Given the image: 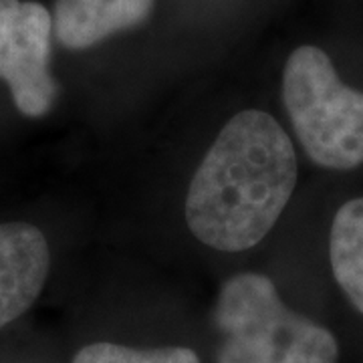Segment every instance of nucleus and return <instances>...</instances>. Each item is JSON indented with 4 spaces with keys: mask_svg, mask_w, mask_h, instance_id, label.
I'll return each mask as SVG.
<instances>
[{
    "mask_svg": "<svg viewBox=\"0 0 363 363\" xmlns=\"http://www.w3.org/2000/svg\"><path fill=\"white\" fill-rule=\"evenodd\" d=\"M297 178V152L285 128L267 111H238L196 168L186 224L206 247L245 252L283 216Z\"/></svg>",
    "mask_w": 363,
    "mask_h": 363,
    "instance_id": "1",
    "label": "nucleus"
},
{
    "mask_svg": "<svg viewBox=\"0 0 363 363\" xmlns=\"http://www.w3.org/2000/svg\"><path fill=\"white\" fill-rule=\"evenodd\" d=\"M214 315L224 333L218 363H339L337 335L289 309L264 274L228 279Z\"/></svg>",
    "mask_w": 363,
    "mask_h": 363,
    "instance_id": "2",
    "label": "nucleus"
},
{
    "mask_svg": "<svg viewBox=\"0 0 363 363\" xmlns=\"http://www.w3.org/2000/svg\"><path fill=\"white\" fill-rule=\"evenodd\" d=\"M283 104L298 143L313 164L327 169L363 164V91L339 79L329 55L301 45L283 69Z\"/></svg>",
    "mask_w": 363,
    "mask_h": 363,
    "instance_id": "3",
    "label": "nucleus"
},
{
    "mask_svg": "<svg viewBox=\"0 0 363 363\" xmlns=\"http://www.w3.org/2000/svg\"><path fill=\"white\" fill-rule=\"evenodd\" d=\"M52 14L33 0H0V79L16 109L43 117L57 99L51 69Z\"/></svg>",
    "mask_w": 363,
    "mask_h": 363,
    "instance_id": "4",
    "label": "nucleus"
},
{
    "mask_svg": "<svg viewBox=\"0 0 363 363\" xmlns=\"http://www.w3.org/2000/svg\"><path fill=\"white\" fill-rule=\"evenodd\" d=\"M49 269V242L37 226L0 224V329L30 309L45 289Z\"/></svg>",
    "mask_w": 363,
    "mask_h": 363,
    "instance_id": "5",
    "label": "nucleus"
},
{
    "mask_svg": "<svg viewBox=\"0 0 363 363\" xmlns=\"http://www.w3.org/2000/svg\"><path fill=\"white\" fill-rule=\"evenodd\" d=\"M156 0H55L52 33L71 51H85L150 18Z\"/></svg>",
    "mask_w": 363,
    "mask_h": 363,
    "instance_id": "6",
    "label": "nucleus"
},
{
    "mask_svg": "<svg viewBox=\"0 0 363 363\" xmlns=\"http://www.w3.org/2000/svg\"><path fill=\"white\" fill-rule=\"evenodd\" d=\"M329 259L335 283L363 315V198L337 208L329 234Z\"/></svg>",
    "mask_w": 363,
    "mask_h": 363,
    "instance_id": "7",
    "label": "nucleus"
},
{
    "mask_svg": "<svg viewBox=\"0 0 363 363\" xmlns=\"http://www.w3.org/2000/svg\"><path fill=\"white\" fill-rule=\"evenodd\" d=\"M73 363H202L198 353L188 347L135 350L119 343L97 341L79 350Z\"/></svg>",
    "mask_w": 363,
    "mask_h": 363,
    "instance_id": "8",
    "label": "nucleus"
}]
</instances>
